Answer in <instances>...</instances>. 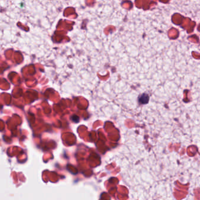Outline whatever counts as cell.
Wrapping results in <instances>:
<instances>
[{
  "label": "cell",
  "instance_id": "obj_1",
  "mask_svg": "<svg viewBox=\"0 0 200 200\" xmlns=\"http://www.w3.org/2000/svg\"><path fill=\"white\" fill-rule=\"evenodd\" d=\"M149 100V97L147 95H145V94L143 95L141 97H140V102L142 103H146Z\"/></svg>",
  "mask_w": 200,
  "mask_h": 200
}]
</instances>
